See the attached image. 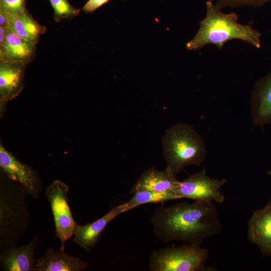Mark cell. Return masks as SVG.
Wrapping results in <instances>:
<instances>
[{"mask_svg":"<svg viewBox=\"0 0 271 271\" xmlns=\"http://www.w3.org/2000/svg\"><path fill=\"white\" fill-rule=\"evenodd\" d=\"M151 223L155 236L165 242L177 240L200 245L221 230L215 206L212 202L203 201L162 205L154 212Z\"/></svg>","mask_w":271,"mask_h":271,"instance_id":"obj_1","label":"cell"},{"mask_svg":"<svg viewBox=\"0 0 271 271\" xmlns=\"http://www.w3.org/2000/svg\"><path fill=\"white\" fill-rule=\"evenodd\" d=\"M206 13L200 22L199 28L193 38L186 44L188 50L197 51L209 44L219 49L228 41L239 40L256 48L261 47V34L250 25L238 23L236 13H224L211 0L206 3Z\"/></svg>","mask_w":271,"mask_h":271,"instance_id":"obj_2","label":"cell"},{"mask_svg":"<svg viewBox=\"0 0 271 271\" xmlns=\"http://www.w3.org/2000/svg\"><path fill=\"white\" fill-rule=\"evenodd\" d=\"M162 143L166 168L176 175L186 166H199L205 160V143L188 124L178 123L168 128Z\"/></svg>","mask_w":271,"mask_h":271,"instance_id":"obj_3","label":"cell"},{"mask_svg":"<svg viewBox=\"0 0 271 271\" xmlns=\"http://www.w3.org/2000/svg\"><path fill=\"white\" fill-rule=\"evenodd\" d=\"M26 194L24 189L16 182L10 179V183L1 181V251L16 246L28 228L30 218L25 202Z\"/></svg>","mask_w":271,"mask_h":271,"instance_id":"obj_4","label":"cell"},{"mask_svg":"<svg viewBox=\"0 0 271 271\" xmlns=\"http://www.w3.org/2000/svg\"><path fill=\"white\" fill-rule=\"evenodd\" d=\"M209 255L208 250L200 245H173L154 250L148 267L150 271L204 270Z\"/></svg>","mask_w":271,"mask_h":271,"instance_id":"obj_5","label":"cell"},{"mask_svg":"<svg viewBox=\"0 0 271 271\" xmlns=\"http://www.w3.org/2000/svg\"><path fill=\"white\" fill-rule=\"evenodd\" d=\"M69 190L64 182L55 180L45 190L53 216L56 237L59 239L62 249L66 241L74 235L77 225L68 203Z\"/></svg>","mask_w":271,"mask_h":271,"instance_id":"obj_6","label":"cell"},{"mask_svg":"<svg viewBox=\"0 0 271 271\" xmlns=\"http://www.w3.org/2000/svg\"><path fill=\"white\" fill-rule=\"evenodd\" d=\"M225 179L211 178L204 168L201 171L180 181L174 189L177 198H188L197 201L222 203L224 195L220 191Z\"/></svg>","mask_w":271,"mask_h":271,"instance_id":"obj_7","label":"cell"},{"mask_svg":"<svg viewBox=\"0 0 271 271\" xmlns=\"http://www.w3.org/2000/svg\"><path fill=\"white\" fill-rule=\"evenodd\" d=\"M0 168L2 173L17 183L27 194L35 199L39 198L42 184L38 173L8 151L2 143L0 145Z\"/></svg>","mask_w":271,"mask_h":271,"instance_id":"obj_8","label":"cell"},{"mask_svg":"<svg viewBox=\"0 0 271 271\" xmlns=\"http://www.w3.org/2000/svg\"><path fill=\"white\" fill-rule=\"evenodd\" d=\"M247 238L263 255L271 256V202L253 212L248 222Z\"/></svg>","mask_w":271,"mask_h":271,"instance_id":"obj_9","label":"cell"},{"mask_svg":"<svg viewBox=\"0 0 271 271\" xmlns=\"http://www.w3.org/2000/svg\"><path fill=\"white\" fill-rule=\"evenodd\" d=\"M27 65L0 63V111L2 115L7 102L17 97L23 90Z\"/></svg>","mask_w":271,"mask_h":271,"instance_id":"obj_10","label":"cell"},{"mask_svg":"<svg viewBox=\"0 0 271 271\" xmlns=\"http://www.w3.org/2000/svg\"><path fill=\"white\" fill-rule=\"evenodd\" d=\"M38 235L25 245L16 246L1 251L0 265L6 271H35L34 256L40 243Z\"/></svg>","mask_w":271,"mask_h":271,"instance_id":"obj_11","label":"cell"},{"mask_svg":"<svg viewBox=\"0 0 271 271\" xmlns=\"http://www.w3.org/2000/svg\"><path fill=\"white\" fill-rule=\"evenodd\" d=\"M252 120L255 125L271 124V70L255 84L250 101Z\"/></svg>","mask_w":271,"mask_h":271,"instance_id":"obj_12","label":"cell"},{"mask_svg":"<svg viewBox=\"0 0 271 271\" xmlns=\"http://www.w3.org/2000/svg\"><path fill=\"white\" fill-rule=\"evenodd\" d=\"M126 212L123 204L112 208L108 213L91 223L84 225L77 224L73 242L85 251H90L98 242L107 224L120 214Z\"/></svg>","mask_w":271,"mask_h":271,"instance_id":"obj_13","label":"cell"},{"mask_svg":"<svg viewBox=\"0 0 271 271\" xmlns=\"http://www.w3.org/2000/svg\"><path fill=\"white\" fill-rule=\"evenodd\" d=\"M36 55V45L24 40L7 28L3 43L0 45V63L28 65Z\"/></svg>","mask_w":271,"mask_h":271,"instance_id":"obj_14","label":"cell"},{"mask_svg":"<svg viewBox=\"0 0 271 271\" xmlns=\"http://www.w3.org/2000/svg\"><path fill=\"white\" fill-rule=\"evenodd\" d=\"M180 181L170 170H158L155 167L144 171L132 186L129 193H134L140 190L156 192L173 191Z\"/></svg>","mask_w":271,"mask_h":271,"instance_id":"obj_15","label":"cell"},{"mask_svg":"<svg viewBox=\"0 0 271 271\" xmlns=\"http://www.w3.org/2000/svg\"><path fill=\"white\" fill-rule=\"evenodd\" d=\"M88 264L87 262L67 254L64 249L55 251L49 248L36 259L35 271H81Z\"/></svg>","mask_w":271,"mask_h":271,"instance_id":"obj_16","label":"cell"},{"mask_svg":"<svg viewBox=\"0 0 271 271\" xmlns=\"http://www.w3.org/2000/svg\"><path fill=\"white\" fill-rule=\"evenodd\" d=\"M7 14L9 20L8 28L21 38L35 45L47 30L46 27L33 18L27 9L20 14Z\"/></svg>","mask_w":271,"mask_h":271,"instance_id":"obj_17","label":"cell"},{"mask_svg":"<svg viewBox=\"0 0 271 271\" xmlns=\"http://www.w3.org/2000/svg\"><path fill=\"white\" fill-rule=\"evenodd\" d=\"M178 199L173 191L156 192L140 190L134 195L128 202L123 204L125 211L132 209L139 205L150 203H164L166 201Z\"/></svg>","mask_w":271,"mask_h":271,"instance_id":"obj_18","label":"cell"},{"mask_svg":"<svg viewBox=\"0 0 271 271\" xmlns=\"http://www.w3.org/2000/svg\"><path fill=\"white\" fill-rule=\"evenodd\" d=\"M54 11V20L58 22L64 19H71L80 13L79 9L73 7L68 0H49Z\"/></svg>","mask_w":271,"mask_h":271,"instance_id":"obj_19","label":"cell"},{"mask_svg":"<svg viewBox=\"0 0 271 271\" xmlns=\"http://www.w3.org/2000/svg\"><path fill=\"white\" fill-rule=\"evenodd\" d=\"M215 2L221 9L225 7H238L248 6L259 7L269 2L271 0H211Z\"/></svg>","mask_w":271,"mask_h":271,"instance_id":"obj_20","label":"cell"},{"mask_svg":"<svg viewBox=\"0 0 271 271\" xmlns=\"http://www.w3.org/2000/svg\"><path fill=\"white\" fill-rule=\"evenodd\" d=\"M26 9V0H0V11L6 14H20Z\"/></svg>","mask_w":271,"mask_h":271,"instance_id":"obj_21","label":"cell"},{"mask_svg":"<svg viewBox=\"0 0 271 271\" xmlns=\"http://www.w3.org/2000/svg\"><path fill=\"white\" fill-rule=\"evenodd\" d=\"M110 0H88L82 8V11L86 13H91L95 11Z\"/></svg>","mask_w":271,"mask_h":271,"instance_id":"obj_22","label":"cell"},{"mask_svg":"<svg viewBox=\"0 0 271 271\" xmlns=\"http://www.w3.org/2000/svg\"><path fill=\"white\" fill-rule=\"evenodd\" d=\"M9 20L7 14L0 11V26L9 28Z\"/></svg>","mask_w":271,"mask_h":271,"instance_id":"obj_23","label":"cell"},{"mask_svg":"<svg viewBox=\"0 0 271 271\" xmlns=\"http://www.w3.org/2000/svg\"><path fill=\"white\" fill-rule=\"evenodd\" d=\"M7 28L0 26V45L2 44L5 40L7 34Z\"/></svg>","mask_w":271,"mask_h":271,"instance_id":"obj_24","label":"cell"},{"mask_svg":"<svg viewBox=\"0 0 271 271\" xmlns=\"http://www.w3.org/2000/svg\"><path fill=\"white\" fill-rule=\"evenodd\" d=\"M267 174L271 175V170L267 172Z\"/></svg>","mask_w":271,"mask_h":271,"instance_id":"obj_25","label":"cell"}]
</instances>
